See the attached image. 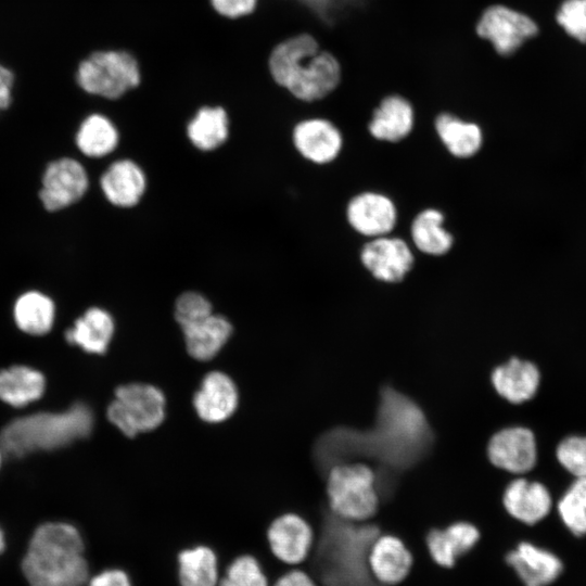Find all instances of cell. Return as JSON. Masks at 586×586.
<instances>
[{
  "instance_id": "603a6c76",
  "label": "cell",
  "mask_w": 586,
  "mask_h": 586,
  "mask_svg": "<svg viewBox=\"0 0 586 586\" xmlns=\"http://www.w3.org/2000/svg\"><path fill=\"white\" fill-rule=\"evenodd\" d=\"M181 330L189 355L196 360L206 361L214 358L226 345L233 329L225 316L212 313Z\"/></svg>"
},
{
  "instance_id": "f1b7e54d",
  "label": "cell",
  "mask_w": 586,
  "mask_h": 586,
  "mask_svg": "<svg viewBox=\"0 0 586 586\" xmlns=\"http://www.w3.org/2000/svg\"><path fill=\"white\" fill-rule=\"evenodd\" d=\"M119 142V133L115 125L102 114H91L80 124L75 143L87 157L101 158L115 151Z\"/></svg>"
},
{
  "instance_id": "9a60e30c",
  "label": "cell",
  "mask_w": 586,
  "mask_h": 586,
  "mask_svg": "<svg viewBox=\"0 0 586 586\" xmlns=\"http://www.w3.org/2000/svg\"><path fill=\"white\" fill-rule=\"evenodd\" d=\"M480 537V530L474 523L458 520L444 527L430 528L425 534V546L437 565L449 569L475 547Z\"/></svg>"
},
{
  "instance_id": "b9f144b4",
  "label": "cell",
  "mask_w": 586,
  "mask_h": 586,
  "mask_svg": "<svg viewBox=\"0 0 586 586\" xmlns=\"http://www.w3.org/2000/svg\"><path fill=\"white\" fill-rule=\"evenodd\" d=\"M322 18H329L331 12L340 4L355 2L356 0H300Z\"/></svg>"
},
{
  "instance_id": "5bb4252c",
  "label": "cell",
  "mask_w": 586,
  "mask_h": 586,
  "mask_svg": "<svg viewBox=\"0 0 586 586\" xmlns=\"http://www.w3.org/2000/svg\"><path fill=\"white\" fill-rule=\"evenodd\" d=\"M367 563L371 576L378 584L395 586L408 576L413 557L400 537L381 533L369 548Z\"/></svg>"
},
{
  "instance_id": "cb8c5ba5",
  "label": "cell",
  "mask_w": 586,
  "mask_h": 586,
  "mask_svg": "<svg viewBox=\"0 0 586 586\" xmlns=\"http://www.w3.org/2000/svg\"><path fill=\"white\" fill-rule=\"evenodd\" d=\"M114 320L109 311L90 307L75 320L73 328L65 332L69 344L91 354H104L114 334Z\"/></svg>"
},
{
  "instance_id": "4dcf8cb0",
  "label": "cell",
  "mask_w": 586,
  "mask_h": 586,
  "mask_svg": "<svg viewBox=\"0 0 586 586\" xmlns=\"http://www.w3.org/2000/svg\"><path fill=\"white\" fill-rule=\"evenodd\" d=\"M435 128L447 150L457 157L472 156L481 148L482 132L473 123L441 114L435 120Z\"/></svg>"
},
{
  "instance_id": "d590c367",
  "label": "cell",
  "mask_w": 586,
  "mask_h": 586,
  "mask_svg": "<svg viewBox=\"0 0 586 586\" xmlns=\"http://www.w3.org/2000/svg\"><path fill=\"white\" fill-rule=\"evenodd\" d=\"M213 313L208 298L200 292L187 291L175 303L174 316L180 328L199 321Z\"/></svg>"
},
{
  "instance_id": "7bdbcfd3",
  "label": "cell",
  "mask_w": 586,
  "mask_h": 586,
  "mask_svg": "<svg viewBox=\"0 0 586 586\" xmlns=\"http://www.w3.org/2000/svg\"><path fill=\"white\" fill-rule=\"evenodd\" d=\"M4 547H5L4 536H3V533H2V531L0 528V553L3 551Z\"/></svg>"
},
{
  "instance_id": "30bf717a",
  "label": "cell",
  "mask_w": 586,
  "mask_h": 586,
  "mask_svg": "<svg viewBox=\"0 0 586 586\" xmlns=\"http://www.w3.org/2000/svg\"><path fill=\"white\" fill-rule=\"evenodd\" d=\"M266 538L272 556L293 568L302 565L308 558L315 543V531L300 513L283 512L270 521Z\"/></svg>"
},
{
  "instance_id": "9c48e42d",
  "label": "cell",
  "mask_w": 586,
  "mask_h": 586,
  "mask_svg": "<svg viewBox=\"0 0 586 586\" xmlns=\"http://www.w3.org/2000/svg\"><path fill=\"white\" fill-rule=\"evenodd\" d=\"M88 189L89 176L84 165L64 156L46 166L38 196L47 212L55 213L79 202Z\"/></svg>"
},
{
  "instance_id": "83f0119b",
  "label": "cell",
  "mask_w": 586,
  "mask_h": 586,
  "mask_svg": "<svg viewBox=\"0 0 586 586\" xmlns=\"http://www.w3.org/2000/svg\"><path fill=\"white\" fill-rule=\"evenodd\" d=\"M187 136L200 151L209 152L221 146L229 136L227 112L220 106H203L187 125Z\"/></svg>"
},
{
  "instance_id": "4316f807",
  "label": "cell",
  "mask_w": 586,
  "mask_h": 586,
  "mask_svg": "<svg viewBox=\"0 0 586 586\" xmlns=\"http://www.w3.org/2000/svg\"><path fill=\"white\" fill-rule=\"evenodd\" d=\"M54 302L47 294L30 290L21 294L13 306V317L20 330L31 335H42L53 326Z\"/></svg>"
},
{
  "instance_id": "ffe728a7",
  "label": "cell",
  "mask_w": 586,
  "mask_h": 586,
  "mask_svg": "<svg viewBox=\"0 0 586 586\" xmlns=\"http://www.w3.org/2000/svg\"><path fill=\"white\" fill-rule=\"evenodd\" d=\"M396 208L393 202L379 193H361L349 202L347 219L359 233L368 237H383L396 224Z\"/></svg>"
},
{
  "instance_id": "5b68a950",
  "label": "cell",
  "mask_w": 586,
  "mask_h": 586,
  "mask_svg": "<svg viewBox=\"0 0 586 586\" xmlns=\"http://www.w3.org/2000/svg\"><path fill=\"white\" fill-rule=\"evenodd\" d=\"M93 423L92 410L77 403L64 412H39L13 420L0 433V446L12 457L53 449L88 436Z\"/></svg>"
},
{
  "instance_id": "e575fe53",
  "label": "cell",
  "mask_w": 586,
  "mask_h": 586,
  "mask_svg": "<svg viewBox=\"0 0 586 586\" xmlns=\"http://www.w3.org/2000/svg\"><path fill=\"white\" fill-rule=\"evenodd\" d=\"M556 21L563 31L581 43H586V0H564Z\"/></svg>"
},
{
  "instance_id": "836d02e7",
  "label": "cell",
  "mask_w": 586,
  "mask_h": 586,
  "mask_svg": "<svg viewBox=\"0 0 586 586\" xmlns=\"http://www.w3.org/2000/svg\"><path fill=\"white\" fill-rule=\"evenodd\" d=\"M565 526L576 536L586 535V477H577L558 504Z\"/></svg>"
},
{
  "instance_id": "60d3db41",
  "label": "cell",
  "mask_w": 586,
  "mask_h": 586,
  "mask_svg": "<svg viewBox=\"0 0 586 586\" xmlns=\"http://www.w3.org/2000/svg\"><path fill=\"white\" fill-rule=\"evenodd\" d=\"M13 81V73L9 68L0 65V111L7 110L11 104Z\"/></svg>"
},
{
  "instance_id": "ac0fdd59",
  "label": "cell",
  "mask_w": 586,
  "mask_h": 586,
  "mask_svg": "<svg viewBox=\"0 0 586 586\" xmlns=\"http://www.w3.org/2000/svg\"><path fill=\"white\" fill-rule=\"evenodd\" d=\"M99 183L107 202L119 208L136 206L146 190L143 169L129 158L110 164L101 175Z\"/></svg>"
},
{
  "instance_id": "e0dca14e",
  "label": "cell",
  "mask_w": 586,
  "mask_h": 586,
  "mask_svg": "<svg viewBox=\"0 0 586 586\" xmlns=\"http://www.w3.org/2000/svg\"><path fill=\"white\" fill-rule=\"evenodd\" d=\"M239 395L233 380L220 371L208 372L193 396V407L205 422L219 423L230 418Z\"/></svg>"
},
{
  "instance_id": "ba28073f",
  "label": "cell",
  "mask_w": 586,
  "mask_h": 586,
  "mask_svg": "<svg viewBox=\"0 0 586 586\" xmlns=\"http://www.w3.org/2000/svg\"><path fill=\"white\" fill-rule=\"evenodd\" d=\"M77 82L86 92L115 100L140 82L137 60L126 51H98L81 61Z\"/></svg>"
},
{
  "instance_id": "277c9868",
  "label": "cell",
  "mask_w": 586,
  "mask_h": 586,
  "mask_svg": "<svg viewBox=\"0 0 586 586\" xmlns=\"http://www.w3.org/2000/svg\"><path fill=\"white\" fill-rule=\"evenodd\" d=\"M269 69L278 85L306 102L329 94L341 77L337 60L319 51L317 41L307 34L279 43L269 56Z\"/></svg>"
},
{
  "instance_id": "74e56055",
  "label": "cell",
  "mask_w": 586,
  "mask_h": 586,
  "mask_svg": "<svg viewBox=\"0 0 586 586\" xmlns=\"http://www.w3.org/2000/svg\"><path fill=\"white\" fill-rule=\"evenodd\" d=\"M88 586H132V583L125 570L107 568L89 578Z\"/></svg>"
},
{
  "instance_id": "6da1fadb",
  "label": "cell",
  "mask_w": 586,
  "mask_h": 586,
  "mask_svg": "<svg viewBox=\"0 0 586 586\" xmlns=\"http://www.w3.org/2000/svg\"><path fill=\"white\" fill-rule=\"evenodd\" d=\"M339 431L348 442V446L342 449V461L347 454H366L397 468L413 463L432 441L430 425L422 409L392 387L381 392L377 421L371 431Z\"/></svg>"
},
{
  "instance_id": "7402d4cb",
  "label": "cell",
  "mask_w": 586,
  "mask_h": 586,
  "mask_svg": "<svg viewBox=\"0 0 586 586\" xmlns=\"http://www.w3.org/2000/svg\"><path fill=\"white\" fill-rule=\"evenodd\" d=\"M539 371L527 360L510 358L491 373V383L496 393L511 404L531 399L539 386Z\"/></svg>"
},
{
  "instance_id": "52a82bcc",
  "label": "cell",
  "mask_w": 586,
  "mask_h": 586,
  "mask_svg": "<svg viewBox=\"0 0 586 586\" xmlns=\"http://www.w3.org/2000/svg\"><path fill=\"white\" fill-rule=\"evenodd\" d=\"M166 399L156 386L129 383L115 391L107 418L123 434L133 437L156 429L165 418Z\"/></svg>"
},
{
  "instance_id": "d6986e66",
  "label": "cell",
  "mask_w": 586,
  "mask_h": 586,
  "mask_svg": "<svg viewBox=\"0 0 586 586\" xmlns=\"http://www.w3.org/2000/svg\"><path fill=\"white\" fill-rule=\"evenodd\" d=\"M293 143L298 153L316 164H327L340 153L342 136L329 120L321 118L306 119L293 130Z\"/></svg>"
},
{
  "instance_id": "ab89813d",
  "label": "cell",
  "mask_w": 586,
  "mask_h": 586,
  "mask_svg": "<svg viewBox=\"0 0 586 586\" xmlns=\"http://www.w3.org/2000/svg\"><path fill=\"white\" fill-rule=\"evenodd\" d=\"M270 586H318L306 571L293 566L282 573Z\"/></svg>"
},
{
  "instance_id": "44dd1931",
  "label": "cell",
  "mask_w": 586,
  "mask_h": 586,
  "mask_svg": "<svg viewBox=\"0 0 586 586\" xmlns=\"http://www.w3.org/2000/svg\"><path fill=\"white\" fill-rule=\"evenodd\" d=\"M502 506L512 519L534 525L549 513L551 497L543 484L515 479L504 491Z\"/></svg>"
},
{
  "instance_id": "d4e9b609",
  "label": "cell",
  "mask_w": 586,
  "mask_h": 586,
  "mask_svg": "<svg viewBox=\"0 0 586 586\" xmlns=\"http://www.w3.org/2000/svg\"><path fill=\"white\" fill-rule=\"evenodd\" d=\"M412 125L413 111L410 103L399 95H391L374 111L369 131L379 140L395 142L408 136Z\"/></svg>"
},
{
  "instance_id": "f546056e",
  "label": "cell",
  "mask_w": 586,
  "mask_h": 586,
  "mask_svg": "<svg viewBox=\"0 0 586 586\" xmlns=\"http://www.w3.org/2000/svg\"><path fill=\"white\" fill-rule=\"evenodd\" d=\"M44 391L43 375L26 366L0 370V399L13 407L37 400Z\"/></svg>"
},
{
  "instance_id": "8992f818",
  "label": "cell",
  "mask_w": 586,
  "mask_h": 586,
  "mask_svg": "<svg viewBox=\"0 0 586 586\" xmlns=\"http://www.w3.org/2000/svg\"><path fill=\"white\" fill-rule=\"evenodd\" d=\"M328 509L351 522H368L378 513L381 499L373 469L356 461L332 466L327 471Z\"/></svg>"
},
{
  "instance_id": "1f68e13d",
  "label": "cell",
  "mask_w": 586,
  "mask_h": 586,
  "mask_svg": "<svg viewBox=\"0 0 586 586\" xmlns=\"http://www.w3.org/2000/svg\"><path fill=\"white\" fill-rule=\"evenodd\" d=\"M444 216L436 209L421 212L411 225V237L416 246L430 255H443L453 245V237L442 224Z\"/></svg>"
},
{
  "instance_id": "7c38bea8",
  "label": "cell",
  "mask_w": 586,
  "mask_h": 586,
  "mask_svg": "<svg viewBox=\"0 0 586 586\" xmlns=\"http://www.w3.org/2000/svg\"><path fill=\"white\" fill-rule=\"evenodd\" d=\"M486 454L494 467L510 473L522 474L532 470L536 463V440L527 428H505L489 437Z\"/></svg>"
},
{
  "instance_id": "7a4b0ae2",
  "label": "cell",
  "mask_w": 586,
  "mask_h": 586,
  "mask_svg": "<svg viewBox=\"0 0 586 586\" xmlns=\"http://www.w3.org/2000/svg\"><path fill=\"white\" fill-rule=\"evenodd\" d=\"M314 531L313 549L298 568L318 586H382L367 563L369 548L381 534L373 521L351 522L323 509Z\"/></svg>"
},
{
  "instance_id": "484cf974",
  "label": "cell",
  "mask_w": 586,
  "mask_h": 586,
  "mask_svg": "<svg viewBox=\"0 0 586 586\" xmlns=\"http://www.w3.org/2000/svg\"><path fill=\"white\" fill-rule=\"evenodd\" d=\"M177 563L180 586H217L218 558L209 546L195 545L180 550Z\"/></svg>"
},
{
  "instance_id": "f35d334b",
  "label": "cell",
  "mask_w": 586,
  "mask_h": 586,
  "mask_svg": "<svg viewBox=\"0 0 586 586\" xmlns=\"http://www.w3.org/2000/svg\"><path fill=\"white\" fill-rule=\"evenodd\" d=\"M214 9L226 17H240L251 13L256 0H211Z\"/></svg>"
},
{
  "instance_id": "3957f363",
  "label": "cell",
  "mask_w": 586,
  "mask_h": 586,
  "mask_svg": "<svg viewBox=\"0 0 586 586\" xmlns=\"http://www.w3.org/2000/svg\"><path fill=\"white\" fill-rule=\"evenodd\" d=\"M78 530L67 523L51 522L34 533L22 561L29 586H85L89 564Z\"/></svg>"
},
{
  "instance_id": "2e32d148",
  "label": "cell",
  "mask_w": 586,
  "mask_h": 586,
  "mask_svg": "<svg viewBox=\"0 0 586 586\" xmlns=\"http://www.w3.org/2000/svg\"><path fill=\"white\" fill-rule=\"evenodd\" d=\"M364 266L379 280L399 282L411 269L413 256L405 241L378 237L361 251Z\"/></svg>"
},
{
  "instance_id": "8fae6325",
  "label": "cell",
  "mask_w": 586,
  "mask_h": 586,
  "mask_svg": "<svg viewBox=\"0 0 586 586\" xmlns=\"http://www.w3.org/2000/svg\"><path fill=\"white\" fill-rule=\"evenodd\" d=\"M501 55L515 52L526 40L536 36L537 24L526 14L504 5L488 8L476 27Z\"/></svg>"
},
{
  "instance_id": "d6a6232c",
  "label": "cell",
  "mask_w": 586,
  "mask_h": 586,
  "mask_svg": "<svg viewBox=\"0 0 586 586\" xmlns=\"http://www.w3.org/2000/svg\"><path fill=\"white\" fill-rule=\"evenodd\" d=\"M217 586H270V582L257 558L243 553L220 572Z\"/></svg>"
},
{
  "instance_id": "ee69618b",
  "label": "cell",
  "mask_w": 586,
  "mask_h": 586,
  "mask_svg": "<svg viewBox=\"0 0 586 586\" xmlns=\"http://www.w3.org/2000/svg\"><path fill=\"white\" fill-rule=\"evenodd\" d=\"M0 460H1V453H0Z\"/></svg>"
},
{
  "instance_id": "4fadbf2b",
  "label": "cell",
  "mask_w": 586,
  "mask_h": 586,
  "mask_svg": "<svg viewBox=\"0 0 586 586\" xmlns=\"http://www.w3.org/2000/svg\"><path fill=\"white\" fill-rule=\"evenodd\" d=\"M504 560L523 586H549L563 571L555 553L526 540L509 549Z\"/></svg>"
},
{
  "instance_id": "8d00e7d4",
  "label": "cell",
  "mask_w": 586,
  "mask_h": 586,
  "mask_svg": "<svg viewBox=\"0 0 586 586\" xmlns=\"http://www.w3.org/2000/svg\"><path fill=\"white\" fill-rule=\"evenodd\" d=\"M559 462L577 477H586V436H571L557 448Z\"/></svg>"
}]
</instances>
